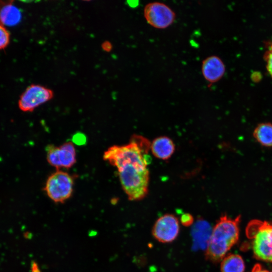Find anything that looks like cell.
Here are the masks:
<instances>
[{
  "label": "cell",
  "instance_id": "1",
  "mask_svg": "<svg viewBox=\"0 0 272 272\" xmlns=\"http://www.w3.org/2000/svg\"><path fill=\"white\" fill-rule=\"evenodd\" d=\"M151 143L145 138L133 135L126 145H114L104 153V160L115 167L123 190L130 200H140L148 193V165Z\"/></svg>",
  "mask_w": 272,
  "mask_h": 272
},
{
  "label": "cell",
  "instance_id": "2",
  "mask_svg": "<svg viewBox=\"0 0 272 272\" xmlns=\"http://www.w3.org/2000/svg\"><path fill=\"white\" fill-rule=\"evenodd\" d=\"M240 215L233 219L226 215L221 216L213 227L205 252V259L217 263L228 254L238 242Z\"/></svg>",
  "mask_w": 272,
  "mask_h": 272
},
{
  "label": "cell",
  "instance_id": "3",
  "mask_svg": "<svg viewBox=\"0 0 272 272\" xmlns=\"http://www.w3.org/2000/svg\"><path fill=\"white\" fill-rule=\"evenodd\" d=\"M245 231L255 258L271 262L272 223L254 219L248 223Z\"/></svg>",
  "mask_w": 272,
  "mask_h": 272
},
{
  "label": "cell",
  "instance_id": "4",
  "mask_svg": "<svg viewBox=\"0 0 272 272\" xmlns=\"http://www.w3.org/2000/svg\"><path fill=\"white\" fill-rule=\"evenodd\" d=\"M74 179L69 173L56 170L47 178L44 190L48 197L55 203H63L73 193Z\"/></svg>",
  "mask_w": 272,
  "mask_h": 272
},
{
  "label": "cell",
  "instance_id": "5",
  "mask_svg": "<svg viewBox=\"0 0 272 272\" xmlns=\"http://www.w3.org/2000/svg\"><path fill=\"white\" fill-rule=\"evenodd\" d=\"M46 153L47 162L56 170L70 168L77 161L76 149L71 142L64 143L59 146L47 145Z\"/></svg>",
  "mask_w": 272,
  "mask_h": 272
},
{
  "label": "cell",
  "instance_id": "6",
  "mask_svg": "<svg viewBox=\"0 0 272 272\" xmlns=\"http://www.w3.org/2000/svg\"><path fill=\"white\" fill-rule=\"evenodd\" d=\"M144 16L147 22L157 29H165L172 25L176 15L171 8L158 2L147 4L144 9Z\"/></svg>",
  "mask_w": 272,
  "mask_h": 272
},
{
  "label": "cell",
  "instance_id": "7",
  "mask_svg": "<svg viewBox=\"0 0 272 272\" xmlns=\"http://www.w3.org/2000/svg\"><path fill=\"white\" fill-rule=\"evenodd\" d=\"M53 97V91L44 86L32 84L22 93L18 101L20 110L31 112Z\"/></svg>",
  "mask_w": 272,
  "mask_h": 272
},
{
  "label": "cell",
  "instance_id": "8",
  "mask_svg": "<svg viewBox=\"0 0 272 272\" xmlns=\"http://www.w3.org/2000/svg\"><path fill=\"white\" fill-rule=\"evenodd\" d=\"M180 229L177 217L171 214H166L156 220L152 228V234L158 242L170 243L177 238Z\"/></svg>",
  "mask_w": 272,
  "mask_h": 272
},
{
  "label": "cell",
  "instance_id": "9",
  "mask_svg": "<svg viewBox=\"0 0 272 272\" xmlns=\"http://www.w3.org/2000/svg\"><path fill=\"white\" fill-rule=\"evenodd\" d=\"M201 72L207 82L211 84L214 83L223 77L225 72V66L218 56H210L202 60Z\"/></svg>",
  "mask_w": 272,
  "mask_h": 272
},
{
  "label": "cell",
  "instance_id": "10",
  "mask_svg": "<svg viewBox=\"0 0 272 272\" xmlns=\"http://www.w3.org/2000/svg\"><path fill=\"white\" fill-rule=\"evenodd\" d=\"M152 154L156 158L166 160L169 159L175 151L173 141L167 137L156 138L151 144Z\"/></svg>",
  "mask_w": 272,
  "mask_h": 272
},
{
  "label": "cell",
  "instance_id": "11",
  "mask_svg": "<svg viewBox=\"0 0 272 272\" xmlns=\"http://www.w3.org/2000/svg\"><path fill=\"white\" fill-rule=\"evenodd\" d=\"M21 19V12L12 2L0 1V24L4 26H14L17 24Z\"/></svg>",
  "mask_w": 272,
  "mask_h": 272
},
{
  "label": "cell",
  "instance_id": "12",
  "mask_svg": "<svg viewBox=\"0 0 272 272\" xmlns=\"http://www.w3.org/2000/svg\"><path fill=\"white\" fill-rule=\"evenodd\" d=\"M221 272H244L245 268L244 261L239 254H227L221 261Z\"/></svg>",
  "mask_w": 272,
  "mask_h": 272
},
{
  "label": "cell",
  "instance_id": "13",
  "mask_svg": "<svg viewBox=\"0 0 272 272\" xmlns=\"http://www.w3.org/2000/svg\"><path fill=\"white\" fill-rule=\"evenodd\" d=\"M253 136L261 146L272 147V123L267 122L259 123L254 128Z\"/></svg>",
  "mask_w": 272,
  "mask_h": 272
},
{
  "label": "cell",
  "instance_id": "14",
  "mask_svg": "<svg viewBox=\"0 0 272 272\" xmlns=\"http://www.w3.org/2000/svg\"><path fill=\"white\" fill-rule=\"evenodd\" d=\"M10 34L5 26L0 24V49L7 47L10 43Z\"/></svg>",
  "mask_w": 272,
  "mask_h": 272
},
{
  "label": "cell",
  "instance_id": "15",
  "mask_svg": "<svg viewBox=\"0 0 272 272\" xmlns=\"http://www.w3.org/2000/svg\"><path fill=\"white\" fill-rule=\"evenodd\" d=\"M266 62V67L269 75L272 77V42L267 43L266 50L264 54Z\"/></svg>",
  "mask_w": 272,
  "mask_h": 272
},
{
  "label": "cell",
  "instance_id": "16",
  "mask_svg": "<svg viewBox=\"0 0 272 272\" xmlns=\"http://www.w3.org/2000/svg\"><path fill=\"white\" fill-rule=\"evenodd\" d=\"M179 222L181 224L185 227L191 226L194 222L193 217L189 213L183 214L180 219Z\"/></svg>",
  "mask_w": 272,
  "mask_h": 272
},
{
  "label": "cell",
  "instance_id": "17",
  "mask_svg": "<svg viewBox=\"0 0 272 272\" xmlns=\"http://www.w3.org/2000/svg\"><path fill=\"white\" fill-rule=\"evenodd\" d=\"M250 272H270L264 268L260 264L257 263L255 264L252 267L251 270Z\"/></svg>",
  "mask_w": 272,
  "mask_h": 272
},
{
  "label": "cell",
  "instance_id": "18",
  "mask_svg": "<svg viewBox=\"0 0 272 272\" xmlns=\"http://www.w3.org/2000/svg\"><path fill=\"white\" fill-rule=\"evenodd\" d=\"M106 44H105V43L103 44V46H106L105 47H103V48L104 49H105L106 51H107L108 49H110V48H111V45H110V43L107 44V43H108L107 42H106Z\"/></svg>",
  "mask_w": 272,
  "mask_h": 272
},
{
  "label": "cell",
  "instance_id": "19",
  "mask_svg": "<svg viewBox=\"0 0 272 272\" xmlns=\"http://www.w3.org/2000/svg\"><path fill=\"white\" fill-rule=\"evenodd\" d=\"M32 266L33 267V270L34 272H40V271L38 269L37 265L36 263H34V265Z\"/></svg>",
  "mask_w": 272,
  "mask_h": 272
}]
</instances>
